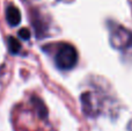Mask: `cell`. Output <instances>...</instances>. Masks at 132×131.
<instances>
[{"mask_svg": "<svg viewBox=\"0 0 132 131\" xmlns=\"http://www.w3.org/2000/svg\"><path fill=\"white\" fill-rule=\"evenodd\" d=\"M56 64L62 70H70L78 62V52L71 44H62L56 53Z\"/></svg>", "mask_w": 132, "mask_h": 131, "instance_id": "6da1fadb", "label": "cell"}, {"mask_svg": "<svg viewBox=\"0 0 132 131\" xmlns=\"http://www.w3.org/2000/svg\"><path fill=\"white\" fill-rule=\"evenodd\" d=\"M111 39L115 48H122V46H131L132 45V32L124 28L119 27L118 29H115L111 35Z\"/></svg>", "mask_w": 132, "mask_h": 131, "instance_id": "7a4b0ae2", "label": "cell"}, {"mask_svg": "<svg viewBox=\"0 0 132 131\" xmlns=\"http://www.w3.org/2000/svg\"><path fill=\"white\" fill-rule=\"evenodd\" d=\"M6 20L9 26L12 27H16L20 24L21 22V13L19 11L18 7L14 5H9L6 8Z\"/></svg>", "mask_w": 132, "mask_h": 131, "instance_id": "3957f363", "label": "cell"}, {"mask_svg": "<svg viewBox=\"0 0 132 131\" xmlns=\"http://www.w3.org/2000/svg\"><path fill=\"white\" fill-rule=\"evenodd\" d=\"M31 102H32V104H34V107H35V110L37 111V115H38L41 118L45 120V118L48 117V109H46L44 102L37 96H32L31 97Z\"/></svg>", "mask_w": 132, "mask_h": 131, "instance_id": "277c9868", "label": "cell"}, {"mask_svg": "<svg viewBox=\"0 0 132 131\" xmlns=\"http://www.w3.org/2000/svg\"><path fill=\"white\" fill-rule=\"evenodd\" d=\"M7 43H8V49L11 51V53L13 55H16V53L20 52L21 50V44L19 42V39H16L15 37L9 36L8 39H7Z\"/></svg>", "mask_w": 132, "mask_h": 131, "instance_id": "5b68a950", "label": "cell"}, {"mask_svg": "<svg viewBox=\"0 0 132 131\" xmlns=\"http://www.w3.org/2000/svg\"><path fill=\"white\" fill-rule=\"evenodd\" d=\"M19 37H20L21 39H24V41H27V39L30 38V30L28 29V28H22V29L19 30Z\"/></svg>", "mask_w": 132, "mask_h": 131, "instance_id": "8992f818", "label": "cell"}]
</instances>
